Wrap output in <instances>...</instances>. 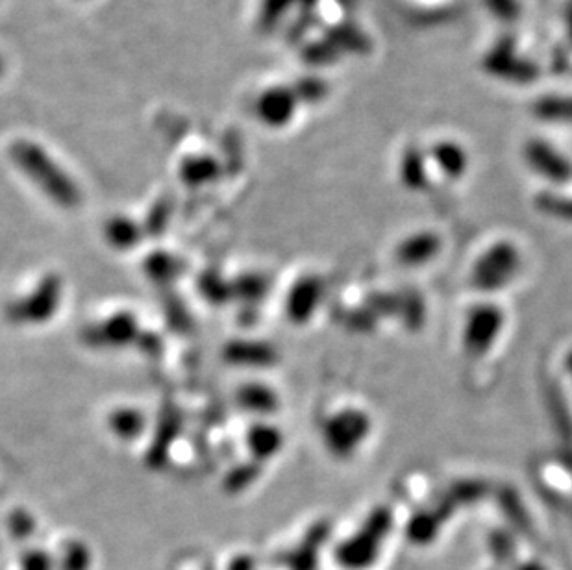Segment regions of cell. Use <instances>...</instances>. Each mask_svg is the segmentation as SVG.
Returning a JSON list of instances; mask_svg holds the SVG:
<instances>
[{
	"label": "cell",
	"mask_w": 572,
	"mask_h": 570,
	"mask_svg": "<svg viewBox=\"0 0 572 570\" xmlns=\"http://www.w3.org/2000/svg\"><path fill=\"white\" fill-rule=\"evenodd\" d=\"M12 156L21 171L28 174L56 204L63 208H73L80 202V189L75 186V182L38 145L28 141L15 143Z\"/></svg>",
	"instance_id": "1"
},
{
	"label": "cell",
	"mask_w": 572,
	"mask_h": 570,
	"mask_svg": "<svg viewBox=\"0 0 572 570\" xmlns=\"http://www.w3.org/2000/svg\"><path fill=\"white\" fill-rule=\"evenodd\" d=\"M58 300H60V284L56 280H47L45 284L39 285L34 295L15 304L12 313L15 319L39 323V321L49 319L54 313V310L58 308Z\"/></svg>",
	"instance_id": "2"
},
{
	"label": "cell",
	"mask_w": 572,
	"mask_h": 570,
	"mask_svg": "<svg viewBox=\"0 0 572 570\" xmlns=\"http://www.w3.org/2000/svg\"><path fill=\"white\" fill-rule=\"evenodd\" d=\"M136 321L128 315H117L100 328V339L110 345H125L136 335Z\"/></svg>",
	"instance_id": "3"
},
{
	"label": "cell",
	"mask_w": 572,
	"mask_h": 570,
	"mask_svg": "<svg viewBox=\"0 0 572 570\" xmlns=\"http://www.w3.org/2000/svg\"><path fill=\"white\" fill-rule=\"evenodd\" d=\"M286 102V91L276 89V91L265 93L260 102H258V112L262 115L263 121H267V123H284L287 113H289V110H286Z\"/></svg>",
	"instance_id": "4"
},
{
	"label": "cell",
	"mask_w": 572,
	"mask_h": 570,
	"mask_svg": "<svg viewBox=\"0 0 572 570\" xmlns=\"http://www.w3.org/2000/svg\"><path fill=\"white\" fill-rule=\"evenodd\" d=\"M106 234L113 247L117 248L134 247L139 239L136 224L128 219H113L112 223L108 224Z\"/></svg>",
	"instance_id": "5"
},
{
	"label": "cell",
	"mask_w": 572,
	"mask_h": 570,
	"mask_svg": "<svg viewBox=\"0 0 572 570\" xmlns=\"http://www.w3.org/2000/svg\"><path fill=\"white\" fill-rule=\"evenodd\" d=\"M110 424L115 434L121 437H134L143 428V419L134 409H123V411L113 413Z\"/></svg>",
	"instance_id": "6"
},
{
	"label": "cell",
	"mask_w": 572,
	"mask_h": 570,
	"mask_svg": "<svg viewBox=\"0 0 572 570\" xmlns=\"http://www.w3.org/2000/svg\"><path fill=\"white\" fill-rule=\"evenodd\" d=\"M215 174V165L208 158H195V160H187L182 165V178L187 184L199 186L202 182L210 180Z\"/></svg>",
	"instance_id": "7"
},
{
	"label": "cell",
	"mask_w": 572,
	"mask_h": 570,
	"mask_svg": "<svg viewBox=\"0 0 572 570\" xmlns=\"http://www.w3.org/2000/svg\"><path fill=\"white\" fill-rule=\"evenodd\" d=\"M550 106L554 108H560V110H552V112H547L548 117L554 115V117H561V119H572V100H558V102H550Z\"/></svg>",
	"instance_id": "8"
},
{
	"label": "cell",
	"mask_w": 572,
	"mask_h": 570,
	"mask_svg": "<svg viewBox=\"0 0 572 570\" xmlns=\"http://www.w3.org/2000/svg\"><path fill=\"white\" fill-rule=\"evenodd\" d=\"M0 71H2V62H0Z\"/></svg>",
	"instance_id": "9"
}]
</instances>
